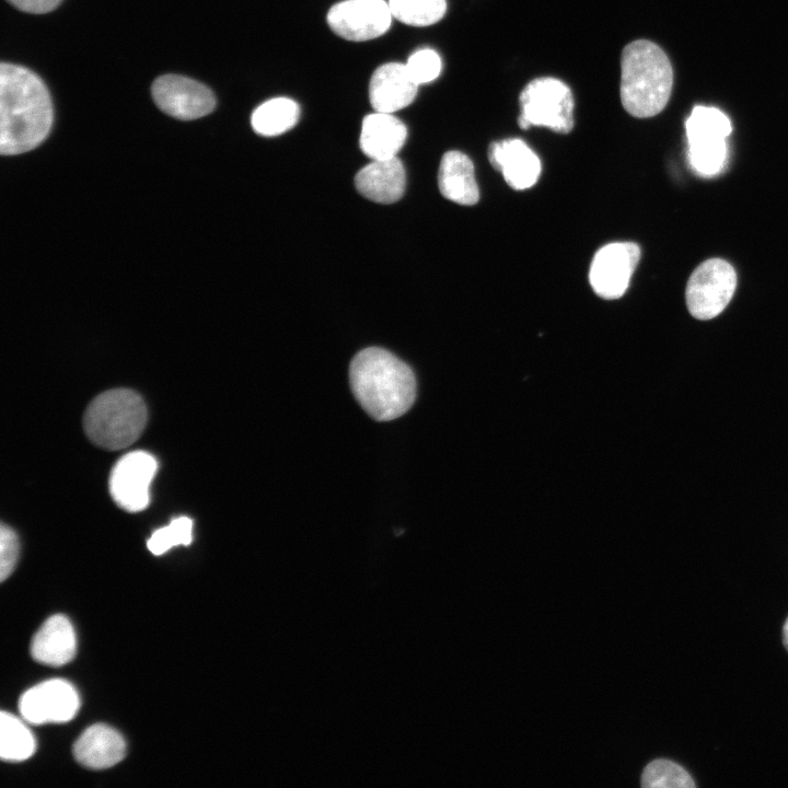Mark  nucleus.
Instances as JSON below:
<instances>
[{"mask_svg":"<svg viewBox=\"0 0 788 788\" xmlns=\"http://www.w3.org/2000/svg\"><path fill=\"white\" fill-rule=\"evenodd\" d=\"M0 151L14 155L39 146L53 119L50 94L42 79L25 67L0 66Z\"/></svg>","mask_w":788,"mask_h":788,"instance_id":"obj_1","label":"nucleus"},{"mask_svg":"<svg viewBox=\"0 0 788 788\" xmlns=\"http://www.w3.org/2000/svg\"><path fill=\"white\" fill-rule=\"evenodd\" d=\"M351 391L364 412L378 421L404 415L416 398V378L408 364L379 347L360 350L349 367Z\"/></svg>","mask_w":788,"mask_h":788,"instance_id":"obj_2","label":"nucleus"},{"mask_svg":"<svg viewBox=\"0 0 788 788\" xmlns=\"http://www.w3.org/2000/svg\"><path fill=\"white\" fill-rule=\"evenodd\" d=\"M673 86L672 65L657 44L638 39L622 53L621 101L628 114L652 117L668 104Z\"/></svg>","mask_w":788,"mask_h":788,"instance_id":"obj_3","label":"nucleus"},{"mask_svg":"<svg viewBox=\"0 0 788 788\" xmlns=\"http://www.w3.org/2000/svg\"><path fill=\"white\" fill-rule=\"evenodd\" d=\"M147 419V406L140 394L130 389H114L89 404L83 428L95 445L114 451L132 444L141 436Z\"/></svg>","mask_w":788,"mask_h":788,"instance_id":"obj_4","label":"nucleus"},{"mask_svg":"<svg viewBox=\"0 0 788 788\" xmlns=\"http://www.w3.org/2000/svg\"><path fill=\"white\" fill-rule=\"evenodd\" d=\"M519 126L546 127L568 134L573 127V95L570 88L555 78H537L528 83L519 97Z\"/></svg>","mask_w":788,"mask_h":788,"instance_id":"obj_5","label":"nucleus"},{"mask_svg":"<svg viewBox=\"0 0 788 788\" xmlns=\"http://www.w3.org/2000/svg\"><path fill=\"white\" fill-rule=\"evenodd\" d=\"M692 166L703 175L717 174L727 159L731 124L716 107L695 106L685 124Z\"/></svg>","mask_w":788,"mask_h":788,"instance_id":"obj_6","label":"nucleus"},{"mask_svg":"<svg viewBox=\"0 0 788 788\" xmlns=\"http://www.w3.org/2000/svg\"><path fill=\"white\" fill-rule=\"evenodd\" d=\"M737 287L734 268L726 260L711 258L702 263L686 286V304L698 320L719 315L730 302Z\"/></svg>","mask_w":788,"mask_h":788,"instance_id":"obj_7","label":"nucleus"},{"mask_svg":"<svg viewBox=\"0 0 788 788\" xmlns=\"http://www.w3.org/2000/svg\"><path fill=\"white\" fill-rule=\"evenodd\" d=\"M157 470L155 457L146 451L137 450L123 455L113 466L108 480L115 503L128 512L146 509Z\"/></svg>","mask_w":788,"mask_h":788,"instance_id":"obj_8","label":"nucleus"},{"mask_svg":"<svg viewBox=\"0 0 788 788\" xmlns=\"http://www.w3.org/2000/svg\"><path fill=\"white\" fill-rule=\"evenodd\" d=\"M392 20L385 0H344L334 4L326 15L331 30L350 42L380 37L389 31Z\"/></svg>","mask_w":788,"mask_h":788,"instance_id":"obj_9","label":"nucleus"},{"mask_svg":"<svg viewBox=\"0 0 788 788\" xmlns=\"http://www.w3.org/2000/svg\"><path fill=\"white\" fill-rule=\"evenodd\" d=\"M151 93L162 112L181 120L200 118L216 107L215 94L208 86L178 74L155 79Z\"/></svg>","mask_w":788,"mask_h":788,"instance_id":"obj_10","label":"nucleus"},{"mask_svg":"<svg viewBox=\"0 0 788 788\" xmlns=\"http://www.w3.org/2000/svg\"><path fill=\"white\" fill-rule=\"evenodd\" d=\"M79 707L77 690L62 679H51L31 687L19 702L21 716L33 725L70 721Z\"/></svg>","mask_w":788,"mask_h":788,"instance_id":"obj_11","label":"nucleus"},{"mask_svg":"<svg viewBox=\"0 0 788 788\" xmlns=\"http://www.w3.org/2000/svg\"><path fill=\"white\" fill-rule=\"evenodd\" d=\"M640 248L633 242H614L601 247L591 262L589 281L603 299L621 298L639 262Z\"/></svg>","mask_w":788,"mask_h":788,"instance_id":"obj_12","label":"nucleus"},{"mask_svg":"<svg viewBox=\"0 0 788 788\" xmlns=\"http://www.w3.org/2000/svg\"><path fill=\"white\" fill-rule=\"evenodd\" d=\"M488 159L507 184L517 190L532 187L541 175L542 164L537 154L519 138L493 142Z\"/></svg>","mask_w":788,"mask_h":788,"instance_id":"obj_13","label":"nucleus"},{"mask_svg":"<svg viewBox=\"0 0 788 788\" xmlns=\"http://www.w3.org/2000/svg\"><path fill=\"white\" fill-rule=\"evenodd\" d=\"M418 86L405 63L386 62L371 76L369 100L375 112L394 114L414 102Z\"/></svg>","mask_w":788,"mask_h":788,"instance_id":"obj_14","label":"nucleus"},{"mask_svg":"<svg viewBox=\"0 0 788 788\" xmlns=\"http://www.w3.org/2000/svg\"><path fill=\"white\" fill-rule=\"evenodd\" d=\"M357 190L366 198L379 204H393L405 192L406 175L397 157L372 160L355 177Z\"/></svg>","mask_w":788,"mask_h":788,"instance_id":"obj_15","label":"nucleus"},{"mask_svg":"<svg viewBox=\"0 0 788 788\" xmlns=\"http://www.w3.org/2000/svg\"><path fill=\"white\" fill-rule=\"evenodd\" d=\"M126 755L124 738L105 725L86 728L73 745L76 761L91 769H104L119 763Z\"/></svg>","mask_w":788,"mask_h":788,"instance_id":"obj_16","label":"nucleus"},{"mask_svg":"<svg viewBox=\"0 0 788 788\" xmlns=\"http://www.w3.org/2000/svg\"><path fill=\"white\" fill-rule=\"evenodd\" d=\"M77 651V637L70 621L60 614L49 617L31 642L33 659L42 664L60 667L70 662Z\"/></svg>","mask_w":788,"mask_h":788,"instance_id":"obj_17","label":"nucleus"},{"mask_svg":"<svg viewBox=\"0 0 788 788\" xmlns=\"http://www.w3.org/2000/svg\"><path fill=\"white\" fill-rule=\"evenodd\" d=\"M407 138V128L393 114L375 112L362 120L360 148L371 160L396 157Z\"/></svg>","mask_w":788,"mask_h":788,"instance_id":"obj_18","label":"nucleus"},{"mask_svg":"<svg viewBox=\"0 0 788 788\" xmlns=\"http://www.w3.org/2000/svg\"><path fill=\"white\" fill-rule=\"evenodd\" d=\"M438 184L441 194L459 205L472 206L479 199L473 162L461 151L452 150L443 154Z\"/></svg>","mask_w":788,"mask_h":788,"instance_id":"obj_19","label":"nucleus"},{"mask_svg":"<svg viewBox=\"0 0 788 788\" xmlns=\"http://www.w3.org/2000/svg\"><path fill=\"white\" fill-rule=\"evenodd\" d=\"M300 116L298 103L289 97H274L256 107L251 116L254 131L264 137H276L292 129Z\"/></svg>","mask_w":788,"mask_h":788,"instance_id":"obj_20","label":"nucleus"},{"mask_svg":"<svg viewBox=\"0 0 788 788\" xmlns=\"http://www.w3.org/2000/svg\"><path fill=\"white\" fill-rule=\"evenodd\" d=\"M36 750V741L23 721L10 712L0 715V756L4 761L21 762Z\"/></svg>","mask_w":788,"mask_h":788,"instance_id":"obj_21","label":"nucleus"},{"mask_svg":"<svg viewBox=\"0 0 788 788\" xmlns=\"http://www.w3.org/2000/svg\"><path fill=\"white\" fill-rule=\"evenodd\" d=\"M393 19L409 26H429L447 12V0H387Z\"/></svg>","mask_w":788,"mask_h":788,"instance_id":"obj_22","label":"nucleus"},{"mask_svg":"<svg viewBox=\"0 0 788 788\" xmlns=\"http://www.w3.org/2000/svg\"><path fill=\"white\" fill-rule=\"evenodd\" d=\"M641 786L645 788H694L691 775L679 764L669 760H654L644 769Z\"/></svg>","mask_w":788,"mask_h":788,"instance_id":"obj_23","label":"nucleus"},{"mask_svg":"<svg viewBox=\"0 0 788 788\" xmlns=\"http://www.w3.org/2000/svg\"><path fill=\"white\" fill-rule=\"evenodd\" d=\"M192 541L193 520L183 515L155 530L148 540L147 546L153 555H162L174 546H187Z\"/></svg>","mask_w":788,"mask_h":788,"instance_id":"obj_24","label":"nucleus"},{"mask_svg":"<svg viewBox=\"0 0 788 788\" xmlns=\"http://www.w3.org/2000/svg\"><path fill=\"white\" fill-rule=\"evenodd\" d=\"M405 66L415 82L420 85L432 82L440 76L442 61L436 50L421 48L408 57Z\"/></svg>","mask_w":788,"mask_h":788,"instance_id":"obj_25","label":"nucleus"},{"mask_svg":"<svg viewBox=\"0 0 788 788\" xmlns=\"http://www.w3.org/2000/svg\"><path fill=\"white\" fill-rule=\"evenodd\" d=\"M19 557L16 533L7 524L0 526V580L4 581L13 571Z\"/></svg>","mask_w":788,"mask_h":788,"instance_id":"obj_26","label":"nucleus"},{"mask_svg":"<svg viewBox=\"0 0 788 788\" xmlns=\"http://www.w3.org/2000/svg\"><path fill=\"white\" fill-rule=\"evenodd\" d=\"M15 8L35 14L47 13L56 9L62 0H8Z\"/></svg>","mask_w":788,"mask_h":788,"instance_id":"obj_27","label":"nucleus"},{"mask_svg":"<svg viewBox=\"0 0 788 788\" xmlns=\"http://www.w3.org/2000/svg\"><path fill=\"white\" fill-rule=\"evenodd\" d=\"M783 642L786 650L788 651V617L783 627Z\"/></svg>","mask_w":788,"mask_h":788,"instance_id":"obj_28","label":"nucleus"}]
</instances>
